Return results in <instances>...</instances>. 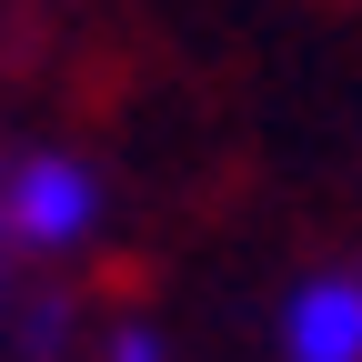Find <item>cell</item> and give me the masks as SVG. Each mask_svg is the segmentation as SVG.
Here are the masks:
<instances>
[{
  "mask_svg": "<svg viewBox=\"0 0 362 362\" xmlns=\"http://www.w3.org/2000/svg\"><path fill=\"white\" fill-rule=\"evenodd\" d=\"M101 171L81 151H21L0 171V252H30V262H61L101 232Z\"/></svg>",
  "mask_w": 362,
  "mask_h": 362,
  "instance_id": "6da1fadb",
  "label": "cell"
},
{
  "mask_svg": "<svg viewBox=\"0 0 362 362\" xmlns=\"http://www.w3.org/2000/svg\"><path fill=\"white\" fill-rule=\"evenodd\" d=\"M282 362H362V272H312V282H292Z\"/></svg>",
  "mask_w": 362,
  "mask_h": 362,
  "instance_id": "7a4b0ae2",
  "label": "cell"
},
{
  "mask_svg": "<svg viewBox=\"0 0 362 362\" xmlns=\"http://www.w3.org/2000/svg\"><path fill=\"white\" fill-rule=\"evenodd\" d=\"M101 362H171V342H161V322H141V312H131V322L101 332Z\"/></svg>",
  "mask_w": 362,
  "mask_h": 362,
  "instance_id": "3957f363",
  "label": "cell"
}]
</instances>
